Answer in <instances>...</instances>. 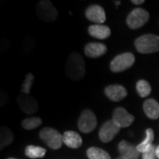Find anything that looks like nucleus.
<instances>
[{
	"instance_id": "1",
	"label": "nucleus",
	"mask_w": 159,
	"mask_h": 159,
	"mask_svg": "<svg viewBox=\"0 0 159 159\" xmlns=\"http://www.w3.org/2000/svg\"><path fill=\"white\" fill-rule=\"evenodd\" d=\"M86 73V66L83 58L77 52H73L66 63V74L73 81L83 79Z\"/></svg>"
},
{
	"instance_id": "2",
	"label": "nucleus",
	"mask_w": 159,
	"mask_h": 159,
	"mask_svg": "<svg viewBox=\"0 0 159 159\" xmlns=\"http://www.w3.org/2000/svg\"><path fill=\"white\" fill-rule=\"evenodd\" d=\"M134 45L138 52L142 54H149L159 51V36L153 34H143L138 37Z\"/></svg>"
},
{
	"instance_id": "3",
	"label": "nucleus",
	"mask_w": 159,
	"mask_h": 159,
	"mask_svg": "<svg viewBox=\"0 0 159 159\" xmlns=\"http://www.w3.org/2000/svg\"><path fill=\"white\" fill-rule=\"evenodd\" d=\"M40 138L52 149H58L63 145V135L51 127H44L40 131Z\"/></svg>"
},
{
	"instance_id": "4",
	"label": "nucleus",
	"mask_w": 159,
	"mask_h": 159,
	"mask_svg": "<svg viewBox=\"0 0 159 159\" xmlns=\"http://www.w3.org/2000/svg\"><path fill=\"white\" fill-rule=\"evenodd\" d=\"M36 14L40 20L44 22H52L56 20L58 16L56 8L48 0H42L37 3Z\"/></svg>"
},
{
	"instance_id": "5",
	"label": "nucleus",
	"mask_w": 159,
	"mask_h": 159,
	"mask_svg": "<svg viewBox=\"0 0 159 159\" xmlns=\"http://www.w3.org/2000/svg\"><path fill=\"white\" fill-rule=\"evenodd\" d=\"M135 57L131 52H125L119 54L112 59L110 68L113 73H120L129 69L134 64Z\"/></svg>"
},
{
	"instance_id": "6",
	"label": "nucleus",
	"mask_w": 159,
	"mask_h": 159,
	"mask_svg": "<svg viewBox=\"0 0 159 159\" xmlns=\"http://www.w3.org/2000/svg\"><path fill=\"white\" fill-rule=\"evenodd\" d=\"M149 14L142 8L134 9L126 18V24L131 29H137L148 22Z\"/></svg>"
},
{
	"instance_id": "7",
	"label": "nucleus",
	"mask_w": 159,
	"mask_h": 159,
	"mask_svg": "<svg viewBox=\"0 0 159 159\" xmlns=\"http://www.w3.org/2000/svg\"><path fill=\"white\" fill-rule=\"evenodd\" d=\"M97 124V117L91 110H84L78 120V127L80 131L84 134H89L96 128Z\"/></svg>"
},
{
	"instance_id": "8",
	"label": "nucleus",
	"mask_w": 159,
	"mask_h": 159,
	"mask_svg": "<svg viewBox=\"0 0 159 159\" xmlns=\"http://www.w3.org/2000/svg\"><path fill=\"white\" fill-rule=\"evenodd\" d=\"M119 131H120V127L112 119H111L103 123L101 126L99 130V138L101 142L107 143L113 140V138L119 134Z\"/></svg>"
},
{
	"instance_id": "9",
	"label": "nucleus",
	"mask_w": 159,
	"mask_h": 159,
	"mask_svg": "<svg viewBox=\"0 0 159 159\" xmlns=\"http://www.w3.org/2000/svg\"><path fill=\"white\" fill-rule=\"evenodd\" d=\"M112 120L119 127H128L134 121V116L130 114L125 108L118 107L114 110Z\"/></svg>"
},
{
	"instance_id": "10",
	"label": "nucleus",
	"mask_w": 159,
	"mask_h": 159,
	"mask_svg": "<svg viewBox=\"0 0 159 159\" xmlns=\"http://www.w3.org/2000/svg\"><path fill=\"white\" fill-rule=\"evenodd\" d=\"M17 101L20 108L21 109L23 112L27 114H33L37 111L38 103L33 97L24 93H20L18 96Z\"/></svg>"
},
{
	"instance_id": "11",
	"label": "nucleus",
	"mask_w": 159,
	"mask_h": 159,
	"mask_svg": "<svg viewBox=\"0 0 159 159\" xmlns=\"http://www.w3.org/2000/svg\"><path fill=\"white\" fill-rule=\"evenodd\" d=\"M86 17L89 20L97 24H102L106 20L105 11L102 6L98 5L90 6L86 10Z\"/></svg>"
},
{
	"instance_id": "12",
	"label": "nucleus",
	"mask_w": 159,
	"mask_h": 159,
	"mask_svg": "<svg viewBox=\"0 0 159 159\" xmlns=\"http://www.w3.org/2000/svg\"><path fill=\"white\" fill-rule=\"evenodd\" d=\"M104 93L110 100L113 102H119L127 96V91L123 86L119 84L110 85L105 88Z\"/></svg>"
},
{
	"instance_id": "13",
	"label": "nucleus",
	"mask_w": 159,
	"mask_h": 159,
	"mask_svg": "<svg viewBox=\"0 0 159 159\" xmlns=\"http://www.w3.org/2000/svg\"><path fill=\"white\" fill-rule=\"evenodd\" d=\"M118 148L120 157L125 159H138L140 157V152L137 149V146H134L126 141H121L119 143Z\"/></svg>"
},
{
	"instance_id": "14",
	"label": "nucleus",
	"mask_w": 159,
	"mask_h": 159,
	"mask_svg": "<svg viewBox=\"0 0 159 159\" xmlns=\"http://www.w3.org/2000/svg\"><path fill=\"white\" fill-rule=\"evenodd\" d=\"M107 51V47L103 43H89L85 46L84 52L87 57H99L104 55Z\"/></svg>"
},
{
	"instance_id": "15",
	"label": "nucleus",
	"mask_w": 159,
	"mask_h": 159,
	"mask_svg": "<svg viewBox=\"0 0 159 159\" xmlns=\"http://www.w3.org/2000/svg\"><path fill=\"white\" fill-rule=\"evenodd\" d=\"M63 142L71 148H78L82 144V139L78 133L74 131H66L63 134Z\"/></svg>"
},
{
	"instance_id": "16",
	"label": "nucleus",
	"mask_w": 159,
	"mask_h": 159,
	"mask_svg": "<svg viewBox=\"0 0 159 159\" xmlns=\"http://www.w3.org/2000/svg\"><path fill=\"white\" fill-rule=\"evenodd\" d=\"M89 34L91 36L97 38V39L103 40L107 39L111 35V29L107 26H104L102 24H97V25H91L88 29Z\"/></svg>"
},
{
	"instance_id": "17",
	"label": "nucleus",
	"mask_w": 159,
	"mask_h": 159,
	"mask_svg": "<svg viewBox=\"0 0 159 159\" xmlns=\"http://www.w3.org/2000/svg\"><path fill=\"white\" fill-rule=\"evenodd\" d=\"M143 111L148 119H157L159 118V103L155 99L149 98L143 102Z\"/></svg>"
},
{
	"instance_id": "18",
	"label": "nucleus",
	"mask_w": 159,
	"mask_h": 159,
	"mask_svg": "<svg viewBox=\"0 0 159 159\" xmlns=\"http://www.w3.org/2000/svg\"><path fill=\"white\" fill-rule=\"evenodd\" d=\"M13 134L6 125L1 126L0 130V149L3 150L6 146L10 145L13 141Z\"/></svg>"
},
{
	"instance_id": "19",
	"label": "nucleus",
	"mask_w": 159,
	"mask_h": 159,
	"mask_svg": "<svg viewBox=\"0 0 159 159\" xmlns=\"http://www.w3.org/2000/svg\"><path fill=\"white\" fill-rule=\"evenodd\" d=\"M154 141V131L151 128H148L146 130V137L140 144L137 145V149L139 150L140 153H144L147 151L148 148L153 145Z\"/></svg>"
},
{
	"instance_id": "20",
	"label": "nucleus",
	"mask_w": 159,
	"mask_h": 159,
	"mask_svg": "<svg viewBox=\"0 0 159 159\" xmlns=\"http://www.w3.org/2000/svg\"><path fill=\"white\" fill-rule=\"evenodd\" d=\"M25 154L29 158H42L46 154V149L34 145H29L25 149Z\"/></svg>"
},
{
	"instance_id": "21",
	"label": "nucleus",
	"mask_w": 159,
	"mask_h": 159,
	"mask_svg": "<svg viewBox=\"0 0 159 159\" xmlns=\"http://www.w3.org/2000/svg\"><path fill=\"white\" fill-rule=\"evenodd\" d=\"M87 156L89 159H111L108 152L97 147L89 148L87 150Z\"/></svg>"
},
{
	"instance_id": "22",
	"label": "nucleus",
	"mask_w": 159,
	"mask_h": 159,
	"mask_svg": "<svg viewBox=\"0 0 159 159\" xmlns=\"http://www.w3.org/2000/svg\"><path fill=\"white\" fill-rule=\"evenodd\" d=\"M136 90L141 97H147L151 93V86L145 80H140L136 83Z\"/></svg>"
},
{
	"instance_id": "23",
	"label": "nucleus",
	"mask_w": 159,
	"mask_h": 159,
	"mask_svg": "<svg viewBox=\"0 0 159 159\" xmlns=\"http://www.w3.org/2000/svg\"><path fill=\"white\" fill-rule=\"evenodd\" d=\"M41 124H42V119L40 118H37V117H34V118L24 119L21 125L26 130H32V129L38 127Z\"/></svg>"
},
{
	"instance_id": "24",
	"label": "nucleus",
	"mask_w": 159,
	"mask_h": 159,
	"mask_svg": "<svg viewBox=\"0 0 159 159\" xmlns=\"http://www.w3.org/2000/svg\"><path fill=\"white\" fill-rule=\"evenodd\" d=\"M34 77L33 74H27V76H26V78H25V80H24L22 86H21V93L29 95L30 90H31V88H32V86L34 84Z\"/></svg>"
},
{
	"instance_id": "25",
	"label": "nucleus",
	"mask_w": 159,
	"mask_h": 159,
	"mask_svg": "<svg viewBox=\"0 0 159 159\" xmlns=\"http://www.w3.org/2000/svg\"><path fill=\"white\" fill-rule=\"evenodd\" d=\"M156 150H157V147L155 145H152L147 151L142 153V159H157V157Z\"/></svg>"
},
{
	"instance_id": "26",
	"label": "nucleus",
	"mask_w": 159,
	"mask_h": 159,
	"mask_svg": "<svg viewBox=\"0 0 159 159\" xmlns=\"http://www.w3.org/2000/svg\"><path fill=\"white\" fill-rule=\"evenodd\" d=\"M132 3L134 5H142L144 3V0H132Z\"/></svg>"
},
{
	"instance_id": "27",
	"label": "nucleus",
	"mask_w": 159,
	"mask_h": 159,
	"mask_svg": "<svg viewBox=\"0 0 159 159\" xmlns=\"http://www.w3.org/2000/svg\"><path fill=\"white\" fill-rule=\"evenodd\" d=\"M156 152H157V158L159 159V145L157 147V150H156Z\"/></svg>"
},
{
	"instance_id": "28",
	"label": "nucleus",
	"mask_w": 159,
	"mask_h": 159,
	"mask_svg": "<svg viewBox=\"0 0 159 159\" xmlns=\"http://www.w3.org/2000/svg\"><path fill=\"white\" fill-rule=\"evenodd\" d=\"M119 4H120V1H118V2L116 1V5H119Z\"/></svg>"
},
{
	"instance_id": "29",
	"label": "nucleus",
	"mask_w": 159,
	"mask_h": 159,
	"mask_svg": "<svg viewBox=\"0 0 159 159\" xmlns=\"http://www.w3.org/2000/svg\"><path fill=\"white\" fill-rule=\"evenodd\" d=\"M116 159H125V158H124V157H118V158H116Z\"/></svg>"
},
{
	"instance_id": "30",
	"label": "nucleus",
	"mask_w": 159,
	"mask_h": 159,
	"mask_svg": "<svg viewBox=\"0 0 159 159\" xmlns=\"http://www.w3.org/2000/svg\"><path fill=\"white\" fill-rule=\"evenodd\" d=\"M8 159H15V158H8Z\"/></svg>"
}]
</instances>
